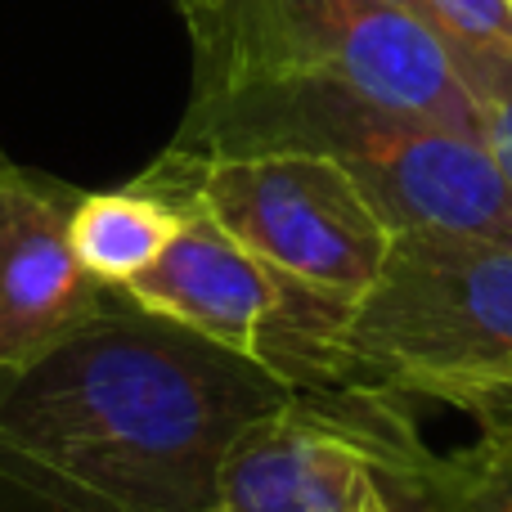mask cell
<instances>
[{
  "instance_id": "30bf717a",
  "label": "cell",
  "mask_w": 512,
  "mask_h": 512,
  "mask_svg": "<svg viewBox=\"0 0 512 512\" xmlns=\"http://www.w3.org/2000/svg\"><path fill=\"white\" fill-rule=\"evenodd\" d=\"M396 490V512H512V432H481L454 454L427 450Z\"/></svg>"
},
{
  "instance_id": "277c9868",
  "label": "cell",
  "mask_w": 512,
  "mask_h": 512,
  "mask_svg": "<svg viewBox=\"0 0 512 512\" xmlns=\"http://www.w3.org/2000/svg\"><path fill=\"white\" fill-rule=\"evenodd\" d=\"M185 9L198 36V90L306 77L486 140V113L441 36L387 0H185Z\"/></svg>"
},
{
  "instance_id": "7a4b0ae2",
  "label": "cell",
  "mask_w": 512,
  "mask_h": 512,
  "mask_svg": "<svg viewBox=\"0 0 512 512\" xmlns=\"http://www.w3.org/2000/svg\"><path fill=\"white\" fill-rule=\"evenodd\" d=\"M176 149L324 153L351 171L391 234H459L512 248V185L486 140L328 81L256 77L198 90Z\"/></svg>"
},
{
  "instance_id": "52a82bcc",
  "label": "cell",
  "mask_w": 512,
  "mask_h": 512,
  "mask_svg": "<svg viewBox=\"0 0 512 512\" xmlns=\"http://www.w3.org/2000/svg\"><path fill=\"white\" fill-rule=\"evenodd\" d=\"M77 194L0 167V373H23L122 301L68 239Z\"/></svg>"
},
{
  "instance_id": "9c48e42d",
  "label": "cell",
  "mask_w": 512,
  "mask_h": 512,
  "mask_svg": "<svg viewBox=\"0 0 512 512\" xmlns=\"http://www.w3.org/2000/svg\"><path fill=\"white\" fill-rule=\"evenodd\" d=\"M180 221H185V212L176 203L131 185L113 189V194H81L72 207L68 239L86 274L122 292L135 274H144L167 252Z\"/></svg>"
},
{
  "instance_id": "7c38bea8",
  "label": "cell",
  "mask_w": 512,
  "mask_h": 512,
  "mask_svg": "<svg viewBox=\"0 0 512 512\" xmlns=\"http://www.w3.org/2000/svg\"><path fill=\"white\" fill-rule=\"evenodd\" d=\"M481 113H486V144H490V153H495L499 171H504L508 185H512V90L495 95Z\"/></svg>"
},
{
  "instance_id": "8992f818",
  "label": "cell",
  "mask_w": 512,
  "mask_h": 512,
  "mask_svg": "<svg viewBox=\"0 0 512 512\" xmlns=\"http://www.w3.org/2000/svg\"><path fill=\"white\" fill-rule=\"evenodd\" d=\"M423 454L400 400L351 387L297 391L230 441L212 512H396L387 486Z\"/></svg>"
},
{
  "instance_id": "ba28073f",
  "label": "cell",
  "mask_w": 512,
  "mask_h": 512,
  "mask_svg": "<svg viewBox=\"0 0 512 512\" xmlns=\"http://www.w3.org/2000/svg\"><path fill=\"white\" fill-rule=\"evenodd\" d=\"M122 297L144 315L261 360L265 333L283 310V279L203 212H185L167 252L135 274Z\"/></svg>"
},
{
  "instance_id": "6da1fadb",
  "label": "cell",
  "mask_w": 512,
  "mask_h": 512,
  "mask_svg": "<svg viewBox=\"0 0 512 512\" xmlns=\"http://www.w3.org/2000/svg\"><path fill=\"white\" fill-rule=\"evenodd\" d=\"M292 396L261 360L122 297L0 373V512H212L230 441Z\"/></svg>"
},
{
  "instance_id": "4fadbf2b",
  "label": "cell",
  "mask_w": 512,
  "mask_h": 512,
  "mask_svg": "<svg viewBox=\"0 0 512 512\" xmlns=\"http://www.w3.org/2000/svg\"><path fill=\"white\" fill-rule=\"evenodd\" d=\"M387 5L405 9V14H414L418 23H427V27H432V5H427V0H387Z\"/></svg>"
},
{
  "instance_id": "3957f363",
  "label": "cell",
  "mask_w": 512,
  "mask_h": 512,
  "mask_svg": "<svg viewBox=\"0 0 512 512\" xmlns=\"http://www.w3.org/2000/svg\"><path fill=\"white\" fill-rule=\"evenodd\" d=\"M351 387L459 409L512 432V248L396 234L378 283L346 310L301 391Z\"/></svg>"
},
{
  "instance_id": "5b68a950",
  "label": "cell",
  "mask_w": 512,
  "mask_h": 512,
  "mask_svg": "<svg viewBox=\"0 0 512 512\" xmlns=\"http://www.w3.org/2000/svg\"><path fill=\"white\" fill-rule=\"evenodd\" d=\"M140 189L203 212L283 283L351 310L391 256V225L342 162L301 149L185 153L171 149Z\"/></svg>"
},
{
  "instance_id": "8fae6325",
  "label": "cell",
  "mask_w": 512,
  "mask_h": 512,
  "mask_svg": "<svg viewBox=\"0 0 512 512\" xmlns=\"http://www.w3.org/2000/svg\"><path fill=\"white\" fill-rule=\"evenodd\" d=\"M432 32L450 50L481 108L512 90V0H427Z\"/></svg>"
}]
</instances>
